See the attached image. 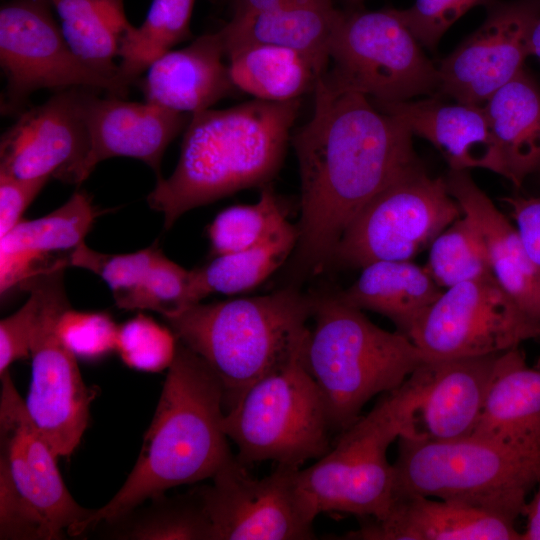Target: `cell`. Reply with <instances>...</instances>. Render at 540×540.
I'll return each mask as SVG.
<instances>
[{
  "instance_id": "1",
  "label": "cell",
  "mask_w": 540,
  "mask_h": 540,
  "mask_svg": "<svg viewBox=\"0 0 540 540\" xmlns=\"http://www.w3.org/2000/svg\"><path fill=\"white\" fill-rule=\"evenodd\" d=\"M312 117L291 137L301 198L295 261L310 275L332 264L344 230L379 191L419 165L409 128L364 94L324 75Z\"/></svg>"
},
{
  "instance_id": "2",
  "label": "cell",
  "mask_w": 540,
  "mask_h": 540,
  "mask_svg": "<svg viewBox=\"0 0 540 540\" xmlns=\"http://www.w3.org/2000/svg\"><path fill=\"white\" fill-rule=\"evenodd\" d=\"M223 386L210 366L177 342L141 452L123 486L68 530L79 536L112 524L170 488L213 478L234 460L223 427Z\"/></svg>"
},
{
  "instance_id": "3",
  "label": "cell",
  "mask_w": 540,
  "mask_h": 540,
  "mask_svg": "<svg viewBox=\"0 0 540 540\" xmlns=\"http://www.w3.org/2000/svg\"><path fill=\"white\" fill-rule=\"evenodd\" d=\"M301 99L254 98L191 115L175 170L147 196L168 230L185 212L243 189L264 186L279 171Z\"/></svg>"
},
{
  "instance_id": "4",
  "label": "cell",
  "mask_w": 540,
  "mask_h": 540,
  "mask_svg": "<svg viewBox=\"0 0 540 540\" xmlns=\"http://www.w3.org/2000/svg\"><path fill=\"white\" fill-rule=\"evenodd\" d=\"M313 295L290 286L163 317L175 336L215 372L226 409L252 383L280 366L309 332Z\"/></svg>"
},
{
  "instance_id": "5",
  "label": "cell",
  "mask_w": 540,
  "mask_h": 540,
  "mask_svg": "<svg viewBox=\"0 0 540 540\" xmlns=\"http://www.w3.org/2000/svg\"><path fill=\"white\" fill-rule=\"evenodd\" d=\"M313 301L305 365L332 432L341 433L373 397L399 388L428 359L408 336L375 325L338 293L313 295Z\"/></svg>"
},
{
  "instance_id": "6",
  "label": "cell",
  "mask_w": 540,
  "mask_h": 540,
  "mask_svg": "<svg viewBox=\"0 0 540 540\" xmlns=\"http://www.w3.org/2000/svg\"><path fill=\"white\" fill-rule=\"evenodd\" d=\"M395 496L462 502L515 522L540 483V438L502 442L469 436L448 442L398 438Z\"/></svg>"
},
{
  "instance_id": "7",
  "label": "cell",
  "mask_w": 540,
  "mask_h": 540,
  "mask_svg": "<svg viewBox=\"0 0 540 540\" xmlns=\"http://www.w3.org/2000/svg\"><path fill=\"white\" fill-rule=\"evenodd\" d=\"M308 334L284 363L252 383L225 409V433L238 449L237 459L246 466L270 460L300 467L331 448L326 406L305 365Z\"/></svg>"
},
{
  "instance_id": "8",
  "label": "cell",
  "mask_w": 540,
  "mask_h": 540,
  "mask_svg": "<svg viewBox=\"0 0 540 540\" xmlns=\"http://www.w3.org/2000/svg\"><path fill=\"white\" fill-rule=\"evenodd\" d=\"M0 538L61 539L93 510L67 490L9 371L1 375Z\"/></svg>"
},
{
  "instance_id": "9",
  "label": "cell",
  "mask_w": 540,
  "mask_h": 540,
  "mask_svg": "<svg viewBox=\"0 0 540 540\" xmlns=\"http://www.w3.org/2000/svg\"><path fill=\"white\" fill-rule=\"evenodd\" d=\"M408 416L403 382L339 433L316 463L299 469L300 487L318 515L340 512L379 519L388 512L395 499V476L387 450L405 432Z\"/></svg>"
},
{
  "instance_id": "10",
  "label": "cell",
  "mask_w": 540,
  "mask_h": 540,
  "mask_svg": "<svg viewBox=\"0 0 540 540\" xmlns=\"http://www.w3.org/2000/svg\"><path fill=\"white\" fill-rule=\"evenodd\" d=\"M324 76L374 103H395L439 92V73L397 9L341 11Z\"/></svg>"
},
{
  "instance_id": "11",
  "label": "cell",
  "mask_w": 540,
  "mask_h": 540,
  "mask_svg": "<svg viewBox=\"0 0 540 540\" xmlns=\"http://www.w3.org/2000/svg\"><path fill=\"white\" fill-rule=\"evenodd\" d=\"M462 215L445 178L421 164L386 185L355 215L332 263L362 268L377 261L411 260Z\"/></svg>"
},
{
  "instance_id": "12",
  "label": "cell",
  "mask_w": 540,
  "mask_h": 540,
  "mask_svg": "<svg viewBox=\"0 0 540 540\" xmlns=\"http://www.w3.org/2000/svg\"><path fill=\"white\" fill-rule=\"evenodd\" d=\"M67 265L60 259L25 279L38 289L40 308L30 346L32 379L24 402L56 457L69 456L78 446L96 394L85 385L76 356L57 331L60 316L70 308L63 284Z\"/></svg>"
},
{
  "instance_id": "13",
  "label": "cell",
  "mask_w": 540,
  "mask_h": 540,
  "mask_svg": "<svg viewBox=\"0 0 540 540\" xmlns=\"http://www.w3.org/2000/svg\"><path fill=\"white\" fill-rule=\"evenodd\" d=\"M408 337L428 360L486 356L540 339V321L490 276L447 288Z\"/></svg>"
},
{
  "instance_id": "14",
  "label": "cell",
  "mask_w": 540,
  "mask_h": 540,
  "mask_svg": "<svg viewBox=\"0 0 540 540\" xmlns=\"http://www.w3.org/2000/svg\"><path fill=\"white\" fill-rule=\"evenodd\" d=\"M48 0H11L0 8V64L7 85L2 110H22L39 89L86 87L125 97L128 87L84 64L71 50Z\"/></svg>"
},
{
  "instance_id": "15",
  "label": "cell",
  "mask_w": 540,
  "mask_h": 540,
  "mask_svg": "<svg viewBox=\"0 0 540 540\" xmlns=\"http://www.w3.org/2000/svg\"><path fill=\"white\" fill-rule=\"evenodd\" d=\"M300 467L278 465L253 478L235 456L196 489L212 530V540H310L318 516L299 484Z\"/></svg>"
},
{
  "instance_id": "16",
  "label": "cell",
  "mask_w": 540,
  "mask_h": 540,
  "mask_svg": "<svg viewBox=\"0 0 540 540\" xmlns=\"http://www.w3.org/2000/svg\"><path fill=\"white\" fill-rule=\"evenodd\" d=\"M539 16L540 0L492 2L481 26L438 67L439 93L484 105L524 69L531 30Z\"/></svg>"
},
{
  "instance_id": "17",
  "label": "cell",
  "mask_w": 540,
  "mask_h": 540,
  "mask_svg": "<svg viewBox=\"0 0 540 540\" xmlns=\"http://www.w3.org/2000/svg\"><path fill=\"white\" fill-rule=\"evenodd\" d=\"M501 353L428 360L406 380L409 416L405 437L448 442L471 436Z\"/></svg>"
},
{
  "instance_id": "18",
  "label": "cell",
  "mask_w": 540,
  "mask_h": 540,
  "mask_svg": "<svg viewBox=\"0 0 540 540\" xmlns=\"http://www.w3.org/2000/svg\"><path fill=\"white\" fill-rule=\"evenodd\" d=\"M81 89L62 90L23 111L1 136L0 173L18 179L55 177L80 184L89 150Z\"/></svg>"
},
{
  "instance_id": "19",
  "label": "cell",
  "mask_w": 540,
  "mask_h": 540,
  "mask_svg": "<svg viewBox=\"0 0 540 540\" xmlns=\"http://www.w3.org/2000/svg\"><path fill=\"white\" fill-rule=\"evenodd\" d=\"M99 90L82 87L81 108L89 150L81 169V183L95 166L108 158L143 161L160 175L168 145L186 129L191 117L149 102H128L121 97L98 96Z\"/></svg>"
},
{
  "instance_id": "20",
  "label": "cell",
  "mask_w": 540,
  "mask_h": 540,
  "mask_svg": "<svg viewBox=\"0 0 540 540\" xmlns=\"http://www.w3.org/2000/svg\"><path fill=\"white\" fill-rule=\"evenodd\" d=\"M349 540H521L515 522L448 499L397 495L379 519L365 518Z\"/></svg>"
},
{
  "instance_id": "21",
  "label": "cell",
  "mask_w": 540,
  "mask_h": 540,
  "mask_svg": "<svg viewBox=\"0 0 540 540\" xmlns=\"http://www.w3.org/2000/svg\"><path fill=\"white\" fill-rule=\"evenodd\" d=\"M430 142L451 170L485 169L508 179L506 165L483 105L439 98L377 104Z\"/></svg>"
},
{
  "instance_id": "22",
  "label": "cell",
  "mask_w": 540,
  "mask_h": 540,
  "mask_svg": "<svg viewBox=\"0 0 540 540\" xmlns=\"http://www.w3.org/2000/svg\"><path fill=\"white\" fill-rule=\"evenodd\" d=\"M225 58L220 32L203 34L190 45L156 59L136 84L145 102L194 114L238 91Z\"/></svg>"
},
{
  "instance_id": "23",
  "label": "cell",
  "mask_w": 540,
  "mask_h": 540,
  "mask_svg": "<svg viewBox=\"0 0 540 540\" xmlns=\"http://www.w3.org/2000/svg\"><path fill=\"white\" fill-rule=\"evenodd\" d=\"M445 181L462 214L477 228L495 279L525 312L540 321V274L516 226L477 186L468 171L450 169Z\"/></svg>"
},
{
  "instance_id": "24",
  "label": "cell",
  "mask_w": 540,
  "mask_h": 540,
  "mask_svg": "<svg viewBox=\"0 0 540 540\" xmlns=\"http://www.w3.org/2000/svg\"><path fill=\"white\" fill-rule=\"evenodd\" d=\"M341 10L332 0H294L278 9L231 20L219 30L226 57L251 45L296 50L326 73L329 44Z\"/></svg>"
},
{
  "instance_id": "25",
  "label": "cell",
  "mask_w": 540,
  "mask_h": 540,
  "mask_svg": "<svg viewBox=\"0 0 540 540\" xmlns=\"http://www.w3.org/2000/svg\"><path fill=\"white\" fill-rule=\"evenodd\" d=\"M98 212L85 192L34 219L21 220L0 238V293L41 271L39 262L52 253L73 250L84 241Z\"/></svg>"
},
{
  "instance_id": "26",
  "label": "cell",
  "mask_w": 540,
  "mask_h": 540,
  "mask_svg": "<svg viewBox=\"0 0 540 540\" xmlns=\"http://www.w3.org/2000/svg\"><path fill=\"white\" fill-rule=\"evenodd\" d=\"M471 436L510 443L540 438V364L528 366L519 347L499 355Z\"/></svg>"
},
{
  "instance_id": "27",
  "label": "cell",
  "mask_w": 540,
  "mask_h": 540,
  "mask_svg": "<svg viewBox=\"0 0 540 540\" xmlns=\"http://www.w3.org/2000/svg\"><path fill=\"white\" fill-rule=\"evenodd\" d=\"M361 269L357 280L338 293L340 298L360 310L385 316L406 336L444 291L425 267L411 260L377 261Z\"/></svg>"
},
{
  "instance_id": "28",
  "label": "cell",
  "mask_w": 540,
  "mask_h": 540,
  "mask_svg": "<svg viewBox=\"0 0 540 540\" xmlns=\"http://www.w3.org/2000/svg\"><path fill=\"white\" fill-rule=\"evenodd\" d=\"M483 107L506 165L507 180L520 186L540 170V88L523 69Z\"/></svg>"
},
{
  "instance_id": "29",
  "label": "cell",
  "mask_w": 540,
  "mask_h": 540,
  "mask_svg": "<svg viewBox=\"0 0 540 540\" xmlns=\"http://www.w3.org/2000/svg\"><path fill=\"white\" fill-rule=\"evenodd\" d=\"M238 91L256 99L285 102L314 92L325 74L306 55L274 45H251L227 56Z\"/></svg>"
},
{
  "instance_id": "30",
  "label": "cell",
  "mask_w": 540,
  "mask_h": 540,
  "mask_svg": "<svg viewBox=\"0 0 540 540\" xmlns=\"http://www.w3.org/2000/svg\"><path fill=\"white\" fill-rule=\"evenodd\" d=\"M298 236V227L285 218L257 245L216 256L209 264L190 270L189 306L212 293L237 294L255 288L296 248Z\"/></svg>"
},
{
  "instance_id": "31",
  "label": "cell",
  "mask_w": 540,
  "mask_h": 540,
  "mask_svg": "<svg viewBox=\"0 0 540 540\" xmlns=\"http://www.w3.org/2000/svg\"><path fill=\"white\" fill-rule=\"evenodd\" d=\"M48 1L59 16L64 38L74 54L94 71L123 82L114 60L133 27L126 17L124 1Z\"/></svg>"
},
{
  "instance_id": "32",
  "label": "cell",
  "mask_w": 540,
  "mask_h": 540,
  "mask_svg": "<svg viewBox=\"0 0 540 540\" xmlns=\"http://www.w3.org/2000/svg\"><path fill=\"white\" fill-rule=\"evenodd\" d=\"M196 0H152L145 20L133 26L120 48L118 77L128 86L176 44L191 38L190 22Z\"/></svg>"
},
{
  "instance_id": "33",
  "label": "cell",
  "mask_w": 540,
  "mask_h": 540,
  "mask_svg": "<svg viewBox=\"0 0 540 540\" xmlns=\"http://www.w3.org/2000/svg\"><path fill=\"white\" fill-rule=\"evenodd\" d=\"M141 513L128 514L117 525L113 538L138 540H212V530L195 490L173 498L152 499Z\"/></svg>"
},
{
  "instance_id": "34",
  "label": "cell",
  "mask_w": 540,
  "mask_h": 540,
  "mask_svg": "<svg viewBox=\"0 0 540 540\" xmlns=\"http://www.w3.org/2000/svg\"><path fill=\"white\" fill-rule=\"evenodd\" d=\"M425 268L443 289L494 276L484 242L463 214L430 244Z\"/></svg>"
},
{
  "instance_id": "35",
  "label": "cell",
  "mask_w": 540,
  "mask_h": 540,
  "mask_svg": "<svg viewBox=\"0 0 540 540\" xmlns=\"http://www.w3.org/2000/svg\"><path fill=\"white\" fill-rule=\"evenodd\" d=\"M285 218L277 195L266 184L256 203L230 206L215 217L208 227L211 252L216 257L253 247Z\"/></svg>"
},
{
  "instance_id": "36",
  "label": "cell",
  "mask_w": 540,
  "mask_h": 540,
  "mask_svg": "<svg viewBox=\"0 0 540 540\" xmlns=\"http://www.w3.org/2000/svg\"><path fill=\"white\" fill-rule=\"evenodd\" d=\"M190 271L168 259L162 251L143 281L129 294L116 302L125 310H152L163 317L189 306Z\"/></svg>"
},
{
  "instance_id": "37",
  "label": "cell",
  "mask_w": 540,
  "mask_h": 540,
  "mask_svg": "<svg viewBox=\"0 0 540 540\" xmlns=\"http://www.w3.org/2000/svg\"><path fill=\"white\" fill-rule=\"evenodd\" d=\"M177 348L173 334L151 317L138 314L118 329L116 351L129 367L159 372L172 363Z\"/></svg>"
},
{
  "instance_id": "38",
  "label": "cell",
  "mask_w": 540,
  "mask_h": 540,
  "mask_svg": "<svg viewBox=\"0 0 540 540\" xmlns=\"http://www.w3.org/2000/svg\"><path fill=\"white\" fill-rule=\"evenodd\" d=\"M161 252L152 245L128 254H105L89 248L83 241L67 257L68 265L84 268L102 278L119 301L145 278Z\"/></svg>"
},
{
  "instance_id": "39",
  "label": "cell",
  "mask_w": 540,
  "mask_h": 540,
  "mask_svg": "<svg viewBox=\"0 0 540 540\" xmlns=\"http://www.w3.org/2000/svg\"><path fill=\"white\" fill-rule=\"evenodd\" d=\"M119 327L103 312H81L68 308L60 316L57 331L76 357L99 359L116 350Z\"/></svg>"
},
{
  "instance_id": "40",
  "label": "cell",
  "mask_w": 540,
  "mask_h": 540,
  "mask_svg": "<svg viewBox=\"0 0 540 540\" xmlns=\"http://www.w3.org/2000/svg\"><path fill=\"white\" fill-rule=\"evenodd\" d=\"M493 0H415L397 12L413 36L428 49H434L444 33L466 12Z\"/></svg>"
},
{
  "instance_id": "41",
  "label": "cell",
  "mask_w": 540,
  "mask_h": 540,
  "mask_svg": "<svg viewBox=\"0 0 540 540\" xmlns=\"http://www.w3.org/2000/svg\"><path fill=\"white\" fill-rule=\"evenodd\" d=\"M30 295L24 305L0 322V376L16 360L30 356L32 332L40 308V293L30 281L20 283Z\"/></svg>"
},
{
  "instance_id": "42",
  "label": "cell",
  "mask_w": 540,
  "mask_h": 540,
  "mask_svg": "<svg viewBox=\"0 0 540 540\" xmlns=\"http://www.w3.org/2000/svg\"><path fill=\"white\" fill-rule=\"evenodd\" d=\"M49 179H18L0 173V238L22 220V214Z\"/></svg>"
},
{
  "instance_id": "43",
  "label": "cell",
  "mask_w": 540,
  "mask_h": 540,
  "mask_svg": "<svg viewBox=\"0 0 540 540\" xmlns=\"http://www.w3.org/2000/svg\"><path fill=\"white\" fill-rule=\"evenodd\" d=\"M529 257L540 274V196L504 197Z\"/></svg>"
},
{
  "instance_id": "44",
  "label": "cell",
  "mask_w": 540,
  "mask_h": 540,
  "mask_svg": "<svg viewBox=\"0 0 540 540\" xmlns=\"http://www.w3.org/2000/svg\"><path fill=\"white\" fill-rule=\"evenodd\" d=\"M294 0H231L232 18L240 19L278 9Z\"/></svg>"
},
{
  "instance_id": "45",
  "label": "cell",
  "mask_w": 540,
  "mask_h": 540,
  "mask_svg": "<svg viewBox=\"0 0 540 540\" xmlns=\"http://www.w3.org/2000/svg\"><path fill=\"white\" fill-rule=\"evenodd\" d=\"M536 488L534 496L524 508L526 526L521 540H540V483Z\"/></svg>"
},
{
  "instance_id": "46",
  "label": "cell",
  "mask_w": 540,
  "mask_h": 540,
  "mask_svg": "<svg viewBox=\"0 0 540 540\" xmlns=\"http://www.w3.org/2000/svg\"><path fill=\"white\" fill-rule=\"evenodd\" d=\"M529 54L540 61V16L535 21L529 40Z\"/></svg>"
},
{
  "instance_id": "47",
  "label": "cell",
  "mask_w": 540,
  "mask_h": 540,
  "mask_svg": "<svg viewBox=\"0 0 540 540\" xmlns=\"http://www.w3.org/2000/svg\"><path fill=\"white\" fill-rule=\"evenodd\" d=\"M348 2V4H350L351 6H354V7H357L358 5H360L364 0H346Z\"/></svg>"
}]
</instances>
